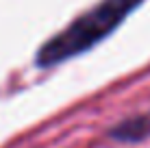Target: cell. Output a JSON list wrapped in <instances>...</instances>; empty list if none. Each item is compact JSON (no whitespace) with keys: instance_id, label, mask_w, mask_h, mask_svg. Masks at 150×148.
<instances>
[{"instance_id":"obj_1","label":"cell","mask_w":150,"mask_h":148,"mask_svg":"<svg viewBox=\"0 0 150 148\" xmlns=\"http://www.w3.org/2000/svg\"><path fill=\"white\" fill-rule=\"evenodd\" d=\"M137 2L139 0H105L102 4L94 7L91 11H87L83 18L76 20L68 30L50 39L39 50V63L50 65L57 61H63L89 48L91 44L100 42L135 9Z\"/></svg>"}]
</instances>
